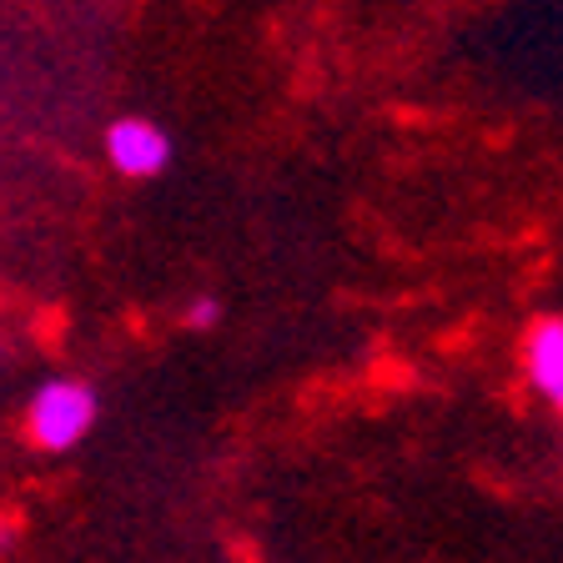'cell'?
<instances>
[{"label":"cell","instance_id":"cell-3","mask_svg":"<svg viewBox=\"0 0 563 563\" xmlns=\"http://www.w3.org/2000/svg\"><path fill=\"white\" fill-rule=\"evenodd\" d=\"M518 363L533 398L563 422V312H539L518 338Z\"/></svg>","mask_w":563,"mask_h":563},{"label":"cell","instance_id":"cell-4","mask_svg":"<svg viewBox=\"0 0 563 563\" xmlns=\"http://www.w3.org/2000/svg\"><path fill=\"white\" fill-rule=\"evenodd\" d=\"M222 312H227V307H222V297H217V292H191L176 317H181V328H187V332H211L217 322H222Z\"/></svg>","mask_w":563,"mask_h":563},{"label":"cell","instance_id":"cell-5","mask_svg":"<svg viewBox=\"0 0 563 563\" xmlns=\"http://www.w3.org/2000/svg\"><path fill=\"white\" fill-rule=\"evenodd\" d=\"M0 363H5V332H0Z\"/></svg>","mask_w":563,"mask_h":563},{"label":"cell","instance_id":"cell-1","mask_svg":"<svg viewBox=\"0 0 563 563\" xmlns=\"http://www.w3.org/2000/svg\"><path fill=\"white\" fill-rule=\"evenodd\" d=\"M96 422H101V393L86 377L56 373L25 398V443L46 457L81 448L96 433Z\"/></svg>","mask_w":563,"mask_h":563},{"label":"cell","instance_id":"cell-2","mask_svg":"<svg viewBox=\"0 0 563 563\" xmlns=\"http://www.w3.org/2000/svg\"><path fill=\"white\" fill-rule=\"evenodd\" d=\"M101 152H106V166H111L121 181H156V176L172 172L176 141L162 121L141 117V111H126V117H117L106 126Z\"/></svg>","mask_w":563,"mask_h":563}]
</instances>
